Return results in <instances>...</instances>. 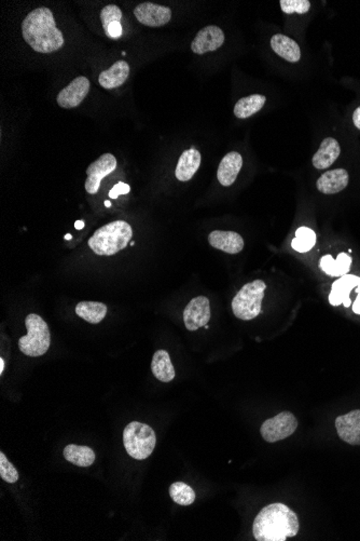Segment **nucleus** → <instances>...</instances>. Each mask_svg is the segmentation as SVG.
<instances>
[{"label": "nucleus", "mask_w": 360, "mask_h": 541, "mask_svg": "<svg viewBox=\"0 0 360 541\" xmlns=\"http://www.w3.org/2000/svg\"><path fill=\"white\" fill-rule=\"evenodd\" d=\"M22 35L36 52H54L64 46V36L56 28L53 12L46 7L32 10L28 14L22 22Z\"/></svg>", "instance_id": "1"}, {"label": "nucleus", "mask_w": 360, "mask_h": 541, "mask_svg": "<svg viewBox=\"0 0 360 541\" xmlns=\"http://www.w3.org/2000/svg\"><path fill=\"white\" fill-rule=\"evenodd\" d=\"M300 530L298 516L284 504L267 506L256 516L253 537L258 541H285Z\"/></svg>", "instance_id": "2"}, {"label": "nucleus", "mask_w": 360, "mask_h": 541, "mask_svg": "<svg viewBox=\"0 0 360 541\" xmlns=\"http://www.w3.org/2000/svg\"><path fill=\"white\" fill-rule=\"evenodd\" d=\"M132 237L130 224L124 220H114L98 228L88 244L95 254L112 256L126 249Z\"/></svg>", "instance_id": "3"}, {"label": "nucleus", "mask_w": 360, "mask_h": 541, "mask_svg": "<svg viewBox=\"0 0 360 541\" xmlns=\"http://www.w3.org/2000/svg\"><path fill=\"white\" fill-rule=\"evenodd\" d=\"M25 326L28 335L20 338L18 348L25 356H44L50 348L51 334L48 324L42 316L36 314H30L26 316Z\"/></svg>", "instance_id": "4"}, {"label": "nucleus", "mask_w": 360, "mask_h": 541, "mask_svg": "<svg viewBox=\"0 0 360 541\" xmlns=\"http://www.w3.org/2000/svg\"><path fill=\"white\" fill-rule=\"evenodd\" d=\"M157 436L148 424L132 422L124 428V444L126 452L137 460H144L152 454Z\"/></svg>", "instance_id": "5"}, {"label": "nucleus", "mask_w": 360, "mask_h": 541, "mask_svg": "<svg viewBox=\"0 0 360 541\" xmlns=\"http://www.w3.org/2000/svg\"><path fill=\"white\" fill-rule=\"evenodd\" d=\"M267 285L263 280H255L247 283L232 301L233 314L239 319L249 321L255 319L261 312V303L265 297Z\"/></svg>", "instance_id": "6"}, {"label": "nucleus", "mask_w": 360, "mask_h": 541, "mask_svg": "<svg viewBox=\"0 0 360 541\" xmlns=\"http://www.w3.org/2000/svg\"><path fill=\"white\" fill-rule=\"evenodd\" d=\"M298 428V420L290 412H282L275 417L263 422L260 434L267 442L275 443L287 439L294 434Z\"/></svg>", "instance_id": "7"}, {"label": "nucleus", "mask_w": 360, "mask_h": 541, "mask_svg": "<svg viewBox=\"0 0 360 541\" xmlns=\"http://www.w3.org/2000/svg\"><path fill=\"white\" fill-rule=\"evenodd\" d=\"M116 169V159L112 154L102 155L97 160L92 162L87 169L88 179L85 181V191L88 194L91 195L97 194L102 179L112 174Z\"/></svg>", "instance_id": "8"}, {"label": "nucleus", "mask_w": 360, "mask_h": 541, "mask_svg": "<svg viewBox=\"0 0 360 541\" xmlns=\"http://www.w3.org/2000/svg\"><path fill=\"white\" fill-rule=\"evenodd\" d=\"M210 299L205 296H198L190 301L184 311V322L186 328L190 332L198 330L205 326L210 322Z\"/></svg>", "instance_id": "9"}, {"label": "nucleus", "mask_w": 360, "mask_h": 541, "mask_svg": "<svg viewBox=\"0 0 360 541\" xmlns=\"http://www.w3.org/2000/svg\"><path fill=\"white\" fill-rule=\"evenodd\" d=\"M137 21L149 28H161L171 21L172 11L165 6L152 3L139 4L134 10Z\"/></svg>", "instance_id": "10"}, {"label": "nucleus", "mask_w": 360, "mask_h": 541, "mask_svg": "<svg viewBox=\"0 0 360 541\" xmlns=\"http://www.w3.org/2000/svg\"><path fill=\"white\" fill-rule=\"evenodd\" d=\"M90 81L87 77L80 76L73 79L66 88L57 95V104L65 109L77 107L89 95Z\"/></svg>", "instance_id": "11"}, {"label": "nucleus", "mask_w": 360, "mask_h": 541, "mask_svg": "<svg viewBox=\"0 0 360 541\" xmlns=\"http://www.w3.org/2000/svg\"><path fill=\"white\" fill-rule=\"evenodd\" d=\"M224 42V34L222 28L215 25L206 26L196 34L191 44V50L196 54H205L220 48Z\"/></svg>", "instance_id": "12"}, {"label": "nucleus", "mask_w": 360, "mask_h": 541, "mask_svg": "<svg viewBox=\"0 0 360 541\" xmlns=\"http://www.w3.org/2000/svg\"><path fill=\"white\" fill-rule=\"evenodd\" d=\"M335 428L341 440L352 445H360V410H352L335 420Z\"/></svg>", "instance_id": "13"}, {"label": "nucleus", "mask_w": 360, "mask_h": 541, "mask_svg": "<svg viewBox=\"0 0 360 541\" xmlns=\"http://www.w3.org/2000/svg\"><path fill=\"white\" fill-rule=\"evenodd\" d=\"M208 242L212 248L228 254H239L244 249L242 236L234 232L214 230L208 236Z\"/></svg>", "instance_id": "14"}, {"label": "nucleus", "mask_w": 360, "mask_h": 541, "mask_svg": "<svg viewBox=\"0 0 360 541\" xmlns=\"http://www.w3.org/2000/svg\"><path fill=\"white\" fill-rule=\"evenodd\" d=\"M360 285V278L354 275H345L340 278L332 285L330 295H329V303L332 306H345L349 307L352 305L351 294L352 290L357 287Z\"/></svg>", "instance_id": "15"}, {"label": "nucleus", "mask_w": 360, "mask_h": 541, "mask_svg": "<svg viewBox=\"0 0 360 541\" xmlns=\"http://www.w3.org/2000/svg\"><path fill=\"white\" fill-rule=\"evenodd\" d=\"M349 184V173L344 169L327 171L317 179V189L326 195H333L347 189Z\"/></svg>", "instance_id": "16"}, {"label": "nucleus", "mask_w": 360, "mask_h": 541, "mask_svg": "<svg viewBox=\"0 0 360 541\" xmlns=\"http://www.w3.org/2000/svg\"><path fill=\"white\" fill-rule=\"evenodd\" d=\"M242 156L239 153L231 152L227 154L219 165L218 171H217L219 183L226 187L232 185L242 169Z\"/></svg>", "instance_id": "17"}, {"label": "nucleus", "mask_w": 360, "mask_h": 541, "mask_svg": "<svg viewBox=\"0 0 360 541\" xmlns=\"http://www.w3.org/2000/svg\"><path fill=\"white\" fill-rule=\"evenodd\" d=\"M130 76V65L126 61H118L107 71H102L98 83L104 89L112 90L121 87Z\"/></svg>", "instance_id": "18"}, {"label": "nucleus", "mask_w": 360, "mask_h": 541, "mask_svg": "<svg viewBox=\"0 0 360 541\" xmlns=\"http://www.w3.org/2000/svg\"><path fill=\"white\" fill-rule=\"evenodd\" d=\"M201 154L196 149L185 150L176 167L175 175L180 182H188L194 177L201 165Z\"/></svg>", "instance_id": "19"}, {"label": "nucleus", "mask_w": 360, "mask_h": 541, "mask_svg": "<svg viewBox=\"0 0 360 541\" xmlns=\"http://www.w3.org/2000/svg\"><path fill=\"white\" fill-rule=\"evenodd\" d=\"M341 154L339 143L332 138H325L318 150L312 158L313 165L318 170H324L330 167L339 158Z\"/></svg>", "instance_id": "20"}, {"label": "nucleus", "mask_w": 360, "mask_h": 541, "mask_svg": "<svg viewBox=\"0 0 360 541\" xmlns=\"http://www.w3.org/2000/svg\"><path fill=\"white\" fill-rule=\"evenodd\" d=\"M271 47L276 54L288 62L296 63L301 59V50L299 44L285 35H274L271 38Z\"/></svg>", "instance_id": "21"}, {"label": "nucleus", "mask_w": 360, "mask_h": 541, "mask_svg": "<svg viewBox=\"0 0 360 541\" xmlns=\"http://www.w3.org/2000/svg\"><path fill=\"white\" fill-rule=\"evenodd\" d=\"M122 11L116 5H108L102 10L101 20L106 36L112 40H118L122 35V25L120 23Z\"/></svg>", "instance_id": "22"}, {"label": "nucleus", "mask_w": 360, "mask_h": 541, "mask_svg": "<svg viewBox=\"0 0 360 541\" xmlns=\"http://www.w3.org/2000/svg\"><path fill=\"white\" fill-rule=\"evenodd\" d=\"M151 371L155 379L162 383H171L175 379V369L172 364L169 353L165 350H157L153 355Z\"/></svg>", "instance_id": "23"}, {"label": "nucleus", "mask_w": 360, "mask_h": 541, "mask_svg": "<svg viewBox=\"0 0 360 541\" xmlns=\"http://www.w3.org/2000/svg\"><path fill=\"white\" fill-rule=\"evenodd\" d=\"M351 265L352 258L345 253H340L337 259L333 258L331 255H325L319 262V267L322 270L331 277H343L347 275Z\"/></svg>", "instance_id": "24"}, {"label": "nucleus", "mask_w": 360, "mask_h": 541, "mask_svg": "<svg viewBox=\"0 0 360 541\" xmlns=\"http://www.w3.org/2000/svg\"><path fill=\"white\" fill-rule=\"evenodd\" d=\"M107 306L98 302H81L76 306V314L92 324L103 321L107 314Z\"/></svg>", "instance_id": "25"}, {"label": "nucleus", "mask_w": 360, "mask_h": 541, "mask_svg": "<svg viewBox=\"0 0 360 541\" xmlns=\"http://www.w3.org/2000/svg\"><path fill=\"white\" fill-rule=\"evenodd\" d=\"M265 101L267 99H265V95H253L239 99L234 106L235 117L239 118V119H247V118L251 117L259 110L263 109Z\"/></svg>", "instance_id": "26"}, {"label": "nucleus", "mask_w": 360, "mask_h": 541, "mask_svg": "<svg viewBox=\"0 0 360 541\" xmlns=\"http://www.w3.org/2000/svg\"><path fill=\"white\" fill-rule=\"evenodd\" d=\"M64 457L67 461L78 467H90L95 461V453L92 448L81 445H67L64 450Z\"/></svg>", "instance_id": "27"}, {"label": "nucleus", "mask_w": 360, "mask_h": 541, "mask_svg": "<svg viewBox=\"0 0 360 541\" xmlns=\"http://www.w3.org/2000/svg\"><path fill=\"white\" fill-rule=\"evenodd\" d=\"M169 496L180 506H190L196 500V493L192 487L184 482H175L169 487Z\"/></svg>", "instance_id": "28"}, {"label": "nucleus", "mask_w": 360, "mask_h": 541, "mask_svg": "<svg viewBox=\"0 0 360 541\" xmlns=\"http://www.w3.org/2000/svg\"><path fill=\"white\" fill-rule=\"evenodd\" d=\"M316 244V234L311 228L300 227L296 232V238L292 240V246L296 252L306 253L312 250Z\"/></svg>", "instance_id": "29"}, {"label": "nucleus", "mask_w": 360, "mask_h": 541, "mask_svg": "<svg viewBox=\"0 0 360 541\" xmlns=\"http://www.w3.org/2000/svg\"><path fill=\"white\" fill-rule=\"evenodd\" d=\"M0 477L7 483H16L18 480V473L16 467L8 460L3 452L0 453Z\"/></svg>", "instance_id": "30"}, {"label": "nucleus", "mask_w": 360, "mask_h": 541, "mask_svg": "<svg viewBox=\"0 0 360 541\" xmlns=\"http://www.w3.org/2000/svg\"><path fill=\"white\" fill-rule=\"evenodd\" d=\"M281 8L287 14H304L308 12L311 3L308 0H282Z\"/></svg>", "instance_id": "31"}, {"label": "nucleus", "mask_w": 360, "mask_h": 541, "mask_svg": "<svg viewBox=\"0 0 360 541\" xmlns=\"http://www.w3.org/2000/svg\"><path fill=\"white\" fill-rule=\"evenodd\" d=\"M130 186L128 184L124 183V182H119L116 185L114 186V189L109 191V196L112 199H116L119 195H126L130 193Z\"/></svg>", "instance_id": "32"}, {"label": "nucleus", "mask_w": 360, "mask_h": 541, "mask_svg": "<svg viewBox=\"0 0 360 541\" xmlns=\"http://www.w3.org/2000/svg\"><path fill=\"white\" fill-rule=\"evenodd\" d=\"M356 292H357L358 295L357 298H356V301L354 302L353 304V311L355 312V314H360V285H358Z\"/></svg>", "instance_id": "33"}, {"label": "nucleus", "mask_w": 360, "mask_h": 541, "mask_svg": "<svg viewBox=\"0 0 360 541\" xmlns=\"http://www.w3.org/2000/svg\"><path fill=\"white\" fill-rule=\"evenodd\" d=\"M353 122L355 124L356 128L360 130V106L356 108L355 112L353 114Z\"/></svg>", "instance_id": "34"}, {"label": "nucleus", "mask_w": 360, "mask_h": 541, "mask_svg": "<svg viewBox=\"0 0 360 541\" xmlns=\"http://www.w3.org/2000/svg\"><path fill=\"white\" fill-rule=\"evenodd\" d=\"M75 227L79 230H83L85 227V222L83 220H78V222H75Z\"/></svg>", "instance_id": "35"}, {"label": "nucleus", "mask_w": 360, "mask_h": 541, "mask_svg": "<svg viewBox=\"0 0 360 541\" xmlns=\"http://www.w3.org/2000/svg\"><path fill=\"white\" fill-rule=\"evenodd\" d=\"M4 371H5V360H4V358H0V374H4Z\"/></svg>", "instance_id": "36"}, {"label": "nucleus", "mask_w": 360, "mask_h": 541, "mask_svg": "<svg viewBox=\"0 0 360 541\" xmlns=\"http://www.w3.org/2000/svg\"><path fill=\"white\" fill-rule=\"evenodd\" d=\"M105 206L107 208L112 207V202H110V201H105Z\"/></svg>", "instance_id": "37"}, {"label": "nucleus", "mask_w": 360, "mask_h": 541, "mask_svg": "<svg viewBox=\"0 0 360 541\" xmlns=\"http://www.w3.org/2000/svg\"><path fill=\"white\" fill-rule=\"evenodd\" d=\"M65 239H66V240H71V234H66V236H65Z\"/></svg>", "instance_id": "38"}]
</instances>
